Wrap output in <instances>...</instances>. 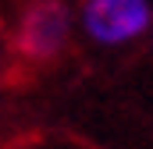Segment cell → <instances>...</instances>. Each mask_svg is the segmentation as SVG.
Masks as SVG:
<instances>
[{
	"mask_svg": "<svg viewBox=\"0 0 153 149\" xmlns=\"http://www.w3.org/2000/svg\"><path fill=\"white\" fill-rule=\"evenodd\" d=\"M78 29L96 46L121 50L153 32V0H82Z\"/></svg>",
	"mask_w": 153,
	"mask_h": 149,
	"instance_id": "cell-1",
	"label": "cell"
},
{
	"mask_svg": "<svg viewBox=\"0 0 153 149\" xmlns=\"http://www.w3.org/2000/svg\"><path fill=\"white\" fill-rule=\"evenodd\" d=\"M75 36V11L68 0H32L18 18V50L29 60H53Z\"/></svg>",
	"mask_w": 153,
	"mask_h": 149,
	"instance_id": "cell-2",
	"label": "cell"
}]
</instances>
